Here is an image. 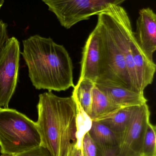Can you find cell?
<instances>
[{"label":"cell","instance_id":"cell-12","mask_svg":"<svg viewBox=\"0 0 156 156\" xmlns=\"http://www.w3.org/2000/svg\"><path fill=\"white\" fill-rule=\"evenodd\" d=\"M121 108L122 107L114 104L95 84L93 89L91 112L89 116L92 121H99Z\"/></svg>","mask_w":156,"mask_h":156},{"label":"cell","instance_id":"cell-22","mask_svg":"<svg viewBox=\"0 0 156 156\" xmlns=\"http://www.w3.org/2000/svg\"><path fill=\"white\" fill-rule=\"evenodd\" d=\"M4 2V0H0V8L2 7V5L3 4Z\"/></svg>","mask_w":156,"mask_h":156},{"label":"cell","instance_id":"cell-16","mask_svg":"<svg viewBox=\"0 0 156 156\" xmlns=\"http://www.w3.org/2000/svg\"><path fill=\"white\" fill-rule=\"evenodd\" d=\"M141 156H156V127L149 122L144 136Z\"/></svg>","mask_w":156,"mask_h":156},{"label":"cell","instance_id":"cell-11","mask_svg":"<svg viewBox=\"0 0 156 156\" xmlns=\"http://www.w3.org/2000/svg\"><path fill=\"white\" fill-rule=\"evenodd\" d=\"M115 104L122 107L139 106L147 103L144 94L123 87L95 84Z\"/></svg>","mask_w":156,"mask_h":156},{"label":"cell","instance_id":"cell-7","mask_svg":"<svg viewBox=\"0 0 156 156\" xmlns=\"http://www.w3.org/2000/svg\"><path fill=\"white\" fill-rule=\"evenodd\" d=\"M150 115L147 103L136 107L120 137L119 147L121 154L125 156H141L143 140L150 122Z\"/></svg>","mask_w":156,"mask_h":156},{"label":"cell","instance_id":"cell-9","mask_svg":"<svg viewBox=\"0 0 156 156\" xmlns=\"http://www.w3.org/2000/svg\"><path fill=\"white\" fill-rule=\"evenodd\" d=\"M134 32L136 41L143 52L150 60L156 50V15L149 7L139 11Z\"/></svg>","mask_w":156,"mask_h":156},{"label":"cell","instance_id":"cell-3","mask_svg":"<svg viewBox=\"0 0 156 156\" xmlns=\"http://www.w3.org/2000/svg\"><path fill=\"white\" fill-rule=\"evenodd\" d=\"M115 6L111 5L98 15L96 27L100 38L102 62L100 77L95 84L123 87L132 90L124 57L117 38Z\"/></svg>","mask_w":156,"mask_h":156},{"label":"cell","instance_id":"cell-21","mask_svg":"<svg viewBox=\"0 0 156 156\" xmlns=\"http://www.w3.org/2000/svg\"><path fill=\"white\" fill-rule=\"evenodd\" d=\"M72 156H85L82 150V146L81 147H76L73 152Z\"/></svg>","mask_w":156,"mask_h":156},{"label":"cell","instance_id":"cell-20","mask_svg":"<svg viewBox=\"0 0 156 156\" xmlns=\"http://www.w3.org/2000/svg\"><path fill=\"white\" fill-rule=\"evenodd\" d=\"M6 24L2 21H0V51L5 42L8 39Z\"/></svg>","mask_w":156,"mask_h":156},{"label":"cell","instance_id":"cell-15","mask_svg":"<svg viewBox=\"0 0 156 156\" xmlns=\"http://www.w3.org/2000/svg\"><path fill=\"white\" fill-rule=\"evenodd\" d=\"M95 83L86 79L78 80L74 86L72 96L89 117L92 105L93 89Z\"/></svg>","mask_w":156,"mask_h":156},{"label":"cell","instance_id":"cell-14","mask_svg":"<svg viewBox=\"0 0 156 156\" xmlns=\"http://www.w3.org/2000/svg\"><path fill=\"white\" fill-rule=\"evenodd\" d=\"M136 106L122 107L98 121L107 126L121 137Z\"/></svg>","mask_w":156,"mask_h":156},{"label":"cell","instance_id":"cell-2","mask_svg":"<svg viewBox=\"0 0 156 156\" xmlns=\"http://www.w3.org/2000/svg\"><path fill=\"white\" fill-rule=\"evenodd\" d=\"M23 43L21 54L36 89L61 91L74 87L72 60L63 45L38 35Z\"/></svg>","mask_w":156,"mask_h":156},{"label":"cell","instance_id":"cell-13","mask_svg":"<svg viewBox=\"0 0 156 156\" xmlns=\"http://www.w3.org/2000/svg\"><path fill=\"white\" fill-rule=\"evenodd\" d=\"M88 133L98 147L119 146L120 136L99 121H92Z\"/></svg>","mask_w":156,"mask_h":156},{"label":"cell","instance_id":"cell-19","mask_svg":"<svg viewBox=\"0 0 156 156\" xmlns=\"http://www.w3.org/2000/svg\"><path fill=\"white\" fill-rule=\"evenodd\" d=\"M15 156H52L49 150L42 145Z\"/></svg>","mask_w":156,"mask_h":156},{"label":"cell","instance_id":"cell-18","mask_svg":"<svg viewBox=\"0 0 156 156\" xmlns=\"http://www.w3.org/2000/svg\"><path fill=\"white\" fill-rule=\"evenodd\" d=\"M98 156H125L121 154L119 146L113 147H97Z\"/></svg>","mask_w":156,"mask_h":156},{"label":"cell","instance_id":"cell-1","mask_svg":"<svg viewBox=\"0 0 156 156\" xmlns=\"http://www.w3.org/2000/svg\"><path fill=\"white\" fill-rule=\"evenodd\" d=\"M36 122L42 145L52 156H72L82 146L92 121L72 95L59 97L52 91L39 95Z\"/></svg>","mask_w":156,"mask_h":156},{"label":"cell","instance_id":"cell-5","mask_svg":"<svg viewBox=\"0 0 156 156\" xmlns=\"http://www.w3.org/2000/svg\"><path fill=\"white\" fill-rule=\"evenodd\" d=\"M126 0H42L55 14L60 25L69 29L79 22L98 15L111 5H120Z\"/></svg>","mask_w":156,"mask_h":156},{"label":"cell","instance_id":"cell-17","mask_svg":"<svg viewBox=\"0 0 156 156\" xmlns=\"http://www.w3.org/2000/svg\"><path fill=\"white\" fill-rule=\"evenodd\" d=\"M82 148L85 156H98L97 146L88 132L83 137Z\"/></svg>","mask_w":156,"mask_h":156},{"label":"cell","instance_id":"cell-23","mask_svg":"<svg viewBox=\"0 0 156 156\" xmlns=\"http://www.w3.org/2000/svg\"><path fill=\"white\" fill-rule=\"evenodd\" d=\"M0 156H8V155H2Z\"/></svg>","mask_w":156,"mask_h":156},{"label":"cell","instance_id":"cell-4","mask_svg":"<svg viewBox=\"0 0 156 156\" xmlns=\"http://www.w3.org/2000/svg\"><path fill=\"white\" fill-rule=\"evenodd\" d=\"M42 145L36 122L14 109L0 108V152L15 156Z\"/></svg>","mask_w":156,"mask_h":156},{"label":"cell","instance_id":"cell-8","mask_svg":"<svg viewBox=\"0 0 156 156\" xmlns=\"http://www.w3.org/2000/svg\"><path fill=\"white\" fill-rule=\"evenodd\" d=\"M82 55L79 80L86 79L97 83L101 68L102 51L100 34L96 27L89 35Z\"/></svg>","mask_w":156,"mask_h":156},{"label":"cell","instance_id":"cell-10","mask_svg":"<svg viewBox=\"0 0 156 156\" xmlns=\"http://www.w3.org/2000/svg\"><path fill=\"white\" fill-rule=\"evenodd\" d=\"M132 55L139 90L142 93L152 84L155 73L156 66L149 59L139 46L135 36L132 40Z\"/></svg>","mask_w":156,"mask_h":156},{"label":"cell","instance_id":"cell-6","mask_svg":"<svg viewBox=\"0 0 156 156\" xmlns=\"http://www.w3.org/2000/svg\"><path fill=\"white\" fill-rule=\"evenodd\" d=\"M20 44L16 37L8 38L0 51V108H8L18 80Z\"/></svg>","mask_w":156,"mask_h":156}]
</instances>
